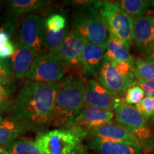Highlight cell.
<instances>
[{"mask_svg": "<svg viewBox=\"0 0 154 154\" xmlns=\"http://www.w3.org/2000/svg\"><path fill=\"white\" fill-rule=\"evenodd\" d=\"M121 102L120 96L103 87L98 81L89 79L86 84L84 106H93L113 112L116 106Z\"/></svg>", "mask_w": 154, "mask_h": 154, "instance_id": "8fae6325", "label": "cell"}, {"mask_svg": "<svg viewBox=\"0 0 154 154\" xmlns=\"http://www.w3.org/2000/svg\"><path fill=\"white\" fill-rule=\"evenodd\" d=\"M15 47L11 42H8L0 47V58L6 59L7 58L11 57L14 53Z\"/></svg>", "mask_w": 154, "mask_h": 154, "instance_id": "4dcf8cb0", "label": "cell"}, {"mask_svg": "<svg viewBox=\"0 0 154 154\" xmlns=\"http://www.w3.org/2000/svg\"><path fill=\"white\" fill-rule=\"evenodd\" d=\"M2 120H3L2 118V116H0V123H1L2 121Z\"/></svg>", "mask_w": 154, "mask_h": 154, "instance_id": "d590c367", "label": "cell"}, {"mask_svg": "<svg viewBox=\"0 0 154 154\" xmlns=\"http://www.w3.org/2000/svg\"><path fill=\"white\" fill-rule=\"evenodd\" d=\"M132 85L140 86L143 89L146 96L154 97V81L138 79L136 82H134Z\"/></svg>", "mask_w": 154, "mask_h": 154, "instance_id": "f1b7e54d", "label": "cell"}, {"mask_svg": "<svg viewBox=\"0 0 154 154\" xmlns=\"http://www.w3.org/2000/svg\"><path fill=\"white\" fill-rule=\"evenodd\" d=\"M87 135L92 138L128 144L140 148L137 140L129 133L117 123L111 121L91 129Z\"/></svg>", "mask_w": 154, "mask_h": 154, "instance_id": "9a60e30c", "label": "cell"}, {"mask_svg": "<svg viewBox=\"0 0 154 154\" xmlns=\"http://www.w3.org/2000/svg\"><path fill=\"white\" fill-rule=\"evenodd\" d=\"M114 117V113L93 106H85L70 125L73 131L79 136L87 135L91 129L110 122Z\"/></svg>", "mask_w": 154, "mask_h": 154, "instance_id": "30bf717a", "label": "cell"}, {"mask_svg": "<svg viewBox=\"0 0 154 154\" xmlns=\"http://www.w3.org/2000/svg\"><path fill=\"white\" fill-rule=\"evenodd\" d=\"M35 142L42 154H77L80 149V136L71 129L43 133Z\"/></svg>", "mask_w": 154, "mask_h": 154, "instance_id": "5b68a950", "label": "cell"}, {"mask_svg": "<svg viewBox=\"0 0 154 154\" xmlns=\"http://www.w3.org/2000/svg\"><path fill=\"white\" fill-rule=\"evenodd\" d=\"M91 154H93V153H91Z\"/></svg>", "mask_w": 154, "mask_h": 154, "instance_id": "8d00e7d4", "label": "cell"}, {"mask_svg": "<svg viewBox=\"0 0 154 154\" xmlns=\"http://www.w3.org/2000/svg\"><path fill=\"white\" fill-rule=\"evenodd\" d=\"M26 130L24 126L10 119L2 120L0 123V146H8Z\"/></svg>", "mask_w": 154, "mask_h": 154, "instance_id": "d6986e66", "label": "cell"}, {"mask_svg": "<svg viewBox=\"0 0 154 154\" xmlns=\"http://www.w3.org/2000/svg\"><path fill=\"white\" fill-rule=\"evenodd\" d=\"M113 63L127 62L134 63V59L130 54L129 50L119 40L109 34L107 47L105 54Z\"/></svg>", "mask_w": 154, "mask_h": 154, "instance_id": "ac0fdd59", "label": "cell"}, {"mask_svg": "<svg viewBox=\"0 0 154 154\" xmlns=\"http://www.w3.org/2000/svg\"><path fill=\"white\" fill-rule=\"evenodd\" d=\"M9 42V34L6 30L0 29V47Z\"/></svg>", "mask_w": 154, "mask_h": 154, "instance_id": "1f68e13d", "label": "cell"}, {"mask_svg": "<svg viewBox=\"0 0 154 154\" xmlns=\"http://www.w3.org/2000/svg\"><path fill=\"white\" fill-rule=\"evenodd\" d=\"M67 33H68V28L67 27L61 32H57V33L50 32L47 30L46 27L44 28L43 36L44 49L49 51V53H54L57 48L60 46L63 40L64 39Z\"/></svg>", "mask_w": 154, "mask_h": 154, "instance_id": "cb8c5ba5", "label": "cell"}, {"mask_svg": "<svg viewBox=\"0 0 154 154\" xmlns=\"http://www.w3.org/2000/svg\"><path fill=\"white\" fill-rule=\"evenodd\" d=\"M66 73L64 63L57 56L44 53L36 57L26 80L42 84H56L61 82Z\"/></svg>", "mask_w": 154, "mask_h": 154, "instance_id": "52a82bcc", "label": "cell"}, {"mask_svg": "<svg viewBox=\"0 0 154 154\" xmlns=\"http://www.w3.org/2000/svg\"><path fill=\"white\" fill-rule=\"evenodd\" d=\"M134 77V74H123L112 61L103 56L97 77L98 82L103 87L121 97L124 96L127 88L132 85Z\"/></svg>", "mask_w": 154, "mask_h": 154, "instance_id": "ba28073f", "label": "cell"}, {"mask_svg": "<svg viewBox=\"0 0 154 154\" xmlns=\"http://www.w3.org/2000/svg\"><path fill=\"white\" fill-rule=\"evenodd\" d=\"M107 42L101 44H86L78 64L80 72L86 78H97L100 66L106 51Z\"/></svg>", "mask_w": 154, "mask_h": 154, "instance_id": "5bb4252c", "label": "cell"}, {"mask_svg": "<svg viewBox=\"0 0 154 154\" xmlns=\"http://www.w3.org/2000/svg\"><path fill=\"white\" fill-rule=\"evenodd\" d=\"M89 146L99 154H145L139 147L97 138H92Z\"/></svg>", "mask_w": 154, "mask_h": 154, "instance_id": "e0dca14e", "label": "cell"}, {"mask_svg": "<svg viewBox=\"0 0 154 154\" xmlns=\"http://www.w3.org/2000/svg\"><path fill=\"white\" fill-rule=\"evenodd\" d=\"M59 82L42 84L25 81L9 109V119L29 128L51 124Z\"/></svg>", "mask_w": 154, "mask_h": 154, "instance_id": "6da1fadb", "label": "cell"}, {"mask_svg": "<svg viewBox=\"0 0 154 154\" xmlns=\"http://www.w3.org/2000/svg\"><path fill=\"white\" fill-rule=\"evenodd\" d=\"M0 154H9V153L7 151H6L5 149L0 147Z\"/></svg>", "mask_w": 154, "mask_h": 154, "instance_id": "836d02e7", "label": "cell"}, {"mask_svg": "<svg viewBox=\"0 0 154 154\" xmlns=\"http://www.w3.org/2000/svg\"><path fill=\"white\" fill-rule=\"evenodd\" d=\"M45 27L50 32H59L66 27V19L62 15L54 14L46 20Z\"/></svg>", "mask_w": 154, "mask_h": 154, "instance_id": "83f0119b", "label": "cell"}, {"mask_svg": "<svg viewBox=\"0 0 154 154\" xmlns=\"http://www.w3.org/2000/svg\"><path fill=\"white\" fill-rule=\"evenodd\" d=\"M7 2L9 12L14 16L38 10L46 5L45 1L38 0H11Z\"/></svg>", "mask_w": 154, "mask_h": 154, "instance_id": "44dd1931", "label": "cell"}, {"mask_svg": "<svg viewBox=\"0 0 154 154\" xmlns=\"http://www.w3.org/2000/svg\"><path fill=\"white\" fill-rule=\"evenodd\" d=\"M136 110L143 116L146 121L154 119V97L146 96L143 99L135 106Z\"/></svg>", "mask_w": 154, "mask_h": 154, "instance_id": "484cf974", "label": "cell"}, {"mask_svg": "<svg viewBox=\"0 0 154 154\" xmlns=\"http://www.w3.org/2000/svg\"><path fill=\"white\" fill-rule=\"evenodd\" d=\"M140 58H141L142 59H143L144 61H147V62L152 63V64L154 65V51L149 54H147L143 55V57Z\"/></svg>", "mask_w": 154, "mask_h": 154, "instance_id": "d6a6232c", "label": "cell"}, {"mask_svg": "<svg viewBox=\"0 0 154 154\" xmlns=\"http://www.w3.org/2000/svg\"><path fill=\"white\" fill-rule=\"evenodd\" d=\"M144 96V91L140 86L131 85L127 88L124 94V100L126 104L136 106L143 99Z\"/></svg>", "mask_w": 154, "mask_h": 154, "instance_id": "4316f807", "label": "cell"}, {"mask_svg": "<svg viewBox=\"0 0 154 154\" xmlns=\"http://www.w3.org/2000/svg\"><path fill=\"white\" fill-rule=\"evenodd\" d=\"M38 56L33 49L19 44L9 61L13 77L17 79L26 78Z\"/></svg>", "mask_w": 154, "mask_h": 154, "instance_id": "2e32d148", "label": "cell"}, {"mask_svg": "<svg viewBox=\"0 0 154 154\" xmlns=\"http://www.w3.org/2000/svg\"><path fill=\"white\" fill-rule=\"evenodd\" d=\"M45 21L36 14L26 16L19 29V41L21 45L35 51L38 55L43 51V36Z\"/></svg>", "mask_w": 154, "mask_h": 154, "instance_id": "9c48e42d", "label": "cell"}, {"mask_svg": "<svg viewBox=\"0 0 154 154\" xmlns=\"http://www.w3.org/2000/svg\"><path fill=\"white\" fill-rule=\"evenodd\" d=\"M133 72L137 79L154 81V65L144 61L141 58L134 59Z\"/></svg>", "mask_w": 154, "mask_h": 154, "instance_id": "d4e9b609", "label": "cell"}, {"mask_svg": "<svg viewBox=\"0 0 154 154\" xmlns=\"http://www.w3.org/2000/svg\"><path fill=\"white\" fill-rule=\"evenodd\" d=\"M133 43L137 51L144 55L154 51L153 15H145L133 20Z\"/></svg>", "mask_w": 154, "mask_h": 154, "instance_id": "7c38bea8", "label": "cell"}, {"mask_svg": "<svg viewBox=\"0 0 154 154\" xmlns=\"http://www.w3.org/2000/svg\"><path fill=\"white\" fill-rule=\"evenodd\" d=\"M153 121V134H154V119H153V120L152 121Z\"/></svg>", "mask_w": 154, "mask_h": 154, "instance_id": "e575fe53", "label": "cell"}, {"mask_svg": "<svg viewBox=\"0 0 154 154\" xmlns=\"http://www.w3.org/2000/svg\"><path fill=\"white\" fill-rule=\"evenodd\" d=\"M16 84L13 79H0V115L8 112L14 101Z\"/></svg>", "mask_w": 154, "mask_h": 154, "instance_id": "ffe728a7", "label": "cell"}, {"mask_svg": "<svg viewBox=\"0 0 154 154\" xmlns=\"http://www.w3.org/2000/svg\"><path fill=\"white\" fill-rule=\"evenodd\" d=\"M87 42L78 32L72 29L53 54L63 63L78 66Z\"/></svg>", "mask_w": 154, "mask_h": 154, "instance_id": "4fadbf2b", "label": "cell"}, {"mask_svg": "<svg viewBox=\"0 0 154 154\" xmlns=\"http://www.w3.org/2000/svg\"><path fill=\"white\" fill-rule=\"evenodd\" d=\"M113 113L117 124L137 140L140 149L143 151L154 149V135L147 121L134 106L121 102L116 106Z\"/></svg>", "mask_w": 154, "mask_h": 154, "instance_id": "3957f363", "label": "cell"}, {"mask_svg": "<svg viewBox=\"0 0 154 154\" xmlns=\"http://www.w3.org/2000/svg\"><path fill=\"white\" fill-rule=\"evenodd\" d=\"M72 29L89 44H101L109 38V31L96 10L82 11L74 14Z\"/></svg>", "mask_w": 154, "mask_h": 154, "instance_id": "8992f818", "label": "cell"}, {"mask_svg": "<svg viewBox=\"0 0 154 154\" xmlns=\"http://www.w3.org/2000/svg\"><path fill=\"white\" fill-rule=\"evenodd\" d=\"M9 154H42L35 140L29 139L14 140L7 146Z\"/></svg>", "mask_w": 154, "mask_h": 154, "instance_id": "603a6c76", "label": "cell"}, {"mask_svg": "<svg viewBox=\"0 0 154 154\" xmlns=\"http://www.w3.org/2000/svg\"><path fill=\"white\" fill-rule=\"evenodd\" d=\"M10 63L7 59L0 58V79H13Z\"/></svg>", "mask_w": 154, "mask_h": 154, "instance_id": "f546056e", "label": "cell"}, {"mask_svg": "<svg viewBox=\"0 0 154 154\" xmlns=\"http://www.w3.org/2000/svg\"><path fill=\"white\" fill-rule=\"evenodd\" d=\"M86 84L82 77L70 75L59 82L51 124L70 125L84 107Z\"/></svg>", "mask_w": 154, "mask_h": 154, "instance_id": "7a4b0ae2", "label": "cell"}, {"mask_svg": "<svg viewBox=\"0 0 154 154\" xmlns=\"http://www.w3.org/2000/svg\"><path fill=\"white\" fill-rule=\"evenodd\" d=\"M116 2L133 20L146 15L151 5V2L147 0H121Z\"/></svg>", "mask_w": 154, "mask_h": 154, "instance_id": "7402d4cb", "label": "cell"}, {"mask_svg": "<svg viewBox=\"0 0 154 154\" xmlns=\"http://www.w3.org/2000/svg\"><path fill=\"white\" fill-rule=\"evenodd\" d=\"M109 34L119 40L128 50L133 44V19L116 2H102L99 10Z\"/></svg>", "mask_w": 154, "mask_h": 154, "instance_id": "277c9868", "label": "cell"}]
</instances>
